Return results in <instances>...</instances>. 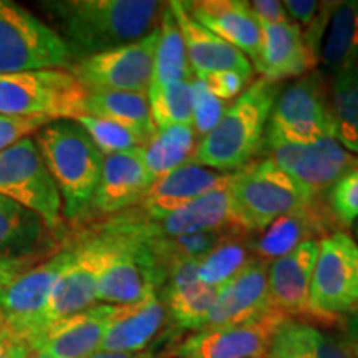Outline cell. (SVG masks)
Segmentation results:
<instances>
[{"label": "cell", "instance_id": "cell-1", "mask_svg": "<svg viewBox=\"0 0 358 358\" xmlns=\"http://www.w3.org/2000/svg\"><path fill=\"white\" fill-rule=\"evenodd\" d=\"M73 62L138 42L158 29L166 2L50 0L40 2Z\"/></svg>", "mask_w": 358, "mask_h": 358}, {"label": "cell", "instance_id": "cell-2", "mask_svg": "<svg viewBox=\"0 0 358 358\" xmlns=\"http://www.w3.org/2000/svg\"><path fill=\"white\" fill-rule=\"evenodd\" d=\"M280 83L257 78L227 106L211 133L196 146L191 163L224 173H236L261 155L268 116Z\"/></svg>", "mask_w": 358, "mask_h": 358}, {"label": "cell", "instance_id": "cell-3", "mask_svg": "<svg viewBox=\"0 0 358 358\" xmlns=\"http://www.w3.org/2000/svg\"><path fill=\"white\" fill-rule=\"evenodd\" d=\"M34 140L60 192L64 217L80 221L88 216L105 155L77 120H57L45 124L35 133Z\"/></svg>", "mask_w": 358, "mask_h": 358}, {"label": "cell", "instance_id": "cell-4", "mask_svg": "<svg viewBox=\"0 0 358 358\" xmlns=\"http://www.w3.org/2000/svg\"><path fill=\"white\" fill-rule=\"evenodd\" d=\"M229 194L236 226L249 234H257L285 214L320 203V198L267 158L236 171Z\"/></svg>", "mask_w": 358, "mask_h": 358}, {"label": "cell", "instance_id": "cell-5", "mask_svg": "<svg viewBox=\"0 0 358 358\" xmlns=\"http://www.w3.org/2000/svg\"><path fill=\"white\" fill-rule=\"evenodd\" d=\"M87 90L70 70L48 69L0 75V115L75 120L82 116Z\"/></svg>", "mask_w": 358, "mask_h": 358}, {"label": "cell", "instance_id": "cell-6", "mask_svg": "<svg viewBox=\"0 0 358 358\" xmlns=\"http://www.w3.org/2000/svg\"><path fill=\"white\" fill-rule=\"evenodd\" d=\"M322 138H335L329 90L320 73H310L277 95L261 155L280 145H312Z\"/></svg>", "mask_w": 358, "mask_h": 358}, {"label": "cell", "instance_id": "cell-7", "mask_svg": "<svg viewBox=\"0 0 358 358\" xmlns=\"http://www.w3.org/2000/svg\"><path fill=\"white\" fill-rule=\"evenodd\" d=\"M71 65L73 58L55 29L19 3L0 0V75Z\"/></svg>", "mask_w": 358, "mask_h": 358}, {"label": "cell", "instance_id": "cell-8", "mask_svg": "<svg viewBox=\"0 0 358 358\" xmlns=\"http://www.w3.org/2000/svg\"><path fill=\"white\" fill-rule=\"evenodd\" d=\"M0 194L38 214L52 232L64 222L62 198L34 136L0 153Z\"/></svg>", "mask_w": 358, "mask_h": 358}, {"label": "cell", "instance_id": "cell-9", "mask_svg": "<svg viewBox=\"0 0 358 358\" xmlns=\"http://www.w3.org/2000/svg\"><path fill=\"white\" fill-rule=\"evenodd\" d=\"M158 29L138 42L73 62L70 71L87 92L145 93L151 87Z\"/></svg>", "mask_w": 358, "mask_h": 358}, {"label": "cell", "instance_id": "cell-10", "mask_svg": "<svg viewBox=\"0 0 358 358\" xmlns=\"http://www.w3.org/2000/svg\"><path fill=\"white\" fill-rule=\"evenodd\" d=\"M352 241L338 231L320 239L308 301L317 319L335 320L358 307V272L352 257Z\"/></svg>", "mask_w": 358, "mask_h": 358}, {"label": "cell", "instance_id": "cell-11", "mask_svg": "<svg viewBox=\"0 0 358 358\" xmlns=\"http://www.w3.org/2000/svg\"><path fill=\"white\" fill-rule=\"evenodd\" d=\"M71 256L73 248L62 249L17 277L0 295V325L7 327L30 343L42 330L43 313L52 290L64 268L69 266Z\"/></svg>", "mask_w": 358, "mask_h": 358}, {"label": "cell", "instance_id": "cell-12", "mask_svg": "<svg viewBox=\"0 0 358 358\" xmlns=\"http://www.w3.org/2000/svg\"><path fill=\"white\" fill-rule=\"evenodd\" d=\"M264 155L317 198L358 168V156L348 153L335 138H322L312 145H280Z\"/></svg>", "mask_w": 358, "mask_h": 358}, {"label": "cell", "instance_id": "cell-13", "mask_svg": "<svg viewBox=\"0 0 358 358\" xmlns=\"http://www.w3.org/2000/svg\"><path fill=\"white\" fill-rule=\"evenodd\" d=\"M289 317L271 312L245 324L214 327L192 334L178 347V358H266L277 330Z\"/></svg>", "mask_w": 358, "mask_h": 358}, {"label": "cell", "instance_id": "cell-14", "mask_svg": "<svg viewBox=\"0 0 358 358\" xmlns=\"http://www.w3.org/2000/svg\"><path fill=\"white\" fill-rule=\"evenodd\" d=\"M120 219L148 239H164L236 226L229 187L208 192L166 216L150 219L136 211H129Z\"/></svg>", "mask_w": 358, "mask_h": 358}, {"label": "cell", "instance_id": "cell-15", "mask_svg": "<svg viewBox=\"0 0 358 358\" xmlns=\"http://www.w3.org/2000/svg\"><path fill=\"white\" fill-rule=\"evenodd\" d=\"M71 248L73 256L52 290L47 310L43 313L42 330L58 320L88 310L98 302L96 279L100 257L95 239L88 234Z\"/></svg>", "mask_w": 358, "mask_h": 358}, {"label": "cell", "instance_id": "cell-16", "mask_svg": "<svg viewBox=\"0 0 358 358\" xmlns=\"http://www.w3.org/2000/svg\"><path fill=\"white\" fill-rule=\"evenodd\" d=\"M118 307L95 306L45 327L30 340L32 350L53 358H88L100 350L103 337Z\"/></svg>", "mask_w": 358, "mask_h": 358}, {"label": "cell", "instance_id": "cell-17", "mask_svg": "<svg viewBox=\"0 0 358 358\" xmlns=\"http://www.w3.org/2000/svg\"><path fill=\"white\" fill-rule=\"evenodd\" d=\"M168 7L173 12L185 38L192 77L204 78L222 71H236L248 80L252 78L254 69L249 58L192 19L186 10L185 2L173 0L168 2Z\"/></svg>", "mask_w": 358, "mask_h": 358}, {"label": "cell", "instance_id": "cell-18", "mask_svg": "<svg viewBox=\"0 0 358 358\" xmlns=\"http://www.w3.org/2000/svg\"><path fill=\"white\" fill-rule=\"evenodd\" d=\"M267 268L268 262L254 257L234 279L222 285L203 329L245 324L274 312L268 301Z\"/></svg>", "mask_w": 358, "mask_h": 358}, {"label": "cell", "instance_id": "cell-19", "mask_svg": "<svg viewBox=\"0 0 358 358\" xmlns=\"http://www.w3.org/2000/svg\"><path fill=\"white\" fill-rule=\"evenodd\" d=\"M153 182L143 161V146L105 156L90 214H116L140 204Z\"/></svg>", "mask_w": 358, "mask_h": 358}, {"label": "cell", "instance_id": "cell-20", "mask_svg": "<svg viewBox=\"0 0 358 358\" xmlns=\"http://www.w3.org/2000/svg\"><path fill=\"white\" fill-rule=\"evenodd\" d=\"M236 173L186 163L166 176L156 179L140 203V214L155 219L166 216L182 206L192 203L211 191L226 189L234 181Z\"/></svg>", "mask_w": 358, "mask_h": 358}, {"label": "cell", "instance_id": "cell-21", "mask_svg": "<svg viewBox=\"0 0 358 358\" xmlns=\"http://www.w3.org/2000/svg\"><path fill=\"white\" fill-rule=\"evenodd\" d=\"M320 241H308L268 262L267 287L271 307L282 315H312L310 282Z\"/></svg>", "mask_w": 358, "mask_h": 358}, {"label": "cell", "instance_id": "cell-22", "mask_svg": "<svg viewBox=\"0 0 358 358\" xmlns=\"http://www.w3.org/2000/svg\"><path fill=\"white\" fill-rule=\"evenodd\" d=\"M198 266L196 259L174 262L159 292L171 327L179 330L198 332L203 329L219 295L217 287H209L199 280Z\"/></svg>", "mask_w": 358, "mask_h": 358}, {"label": "cell", "instance_id": "cell-23", "mask_svg": "<svg viewBox=\"0 0 358 358\" xmlns=\"http://www.w3.org/2000/svg\"><path fill=\"white\" fill-rule=\"evenodd\" d=\"M185 7L196 22L243 52L249 60H257L262 38L261 24L250 10L249 2L199 0V2H185Z\"/></svg>", "mask_w": 358, "mask_h": 358}, {"label": "cell", "instance_id": "cell-24", "mask_svg": "<svg viewBox=\"0 0 358 358\" xmlns=\"http://www.w3.org/2000/svg\"><path fill=\"white\" fill-rule=\"evenodd\" d=\"M171 325L161 294L156 292L140 303L118 307L111 319L100 350L106 352H141Z\"/></svg>", "mask_w": 358, "mask_h": 358}, {"label": "cell", "instance_id": "cell-25", "mask_svg": "<svg viewBox=\"0 0 358 358\" xmlns=\"http://www.w3.org/2000/svg\"><path fill=\"white\" fill-rule=\"evenodd\" d=\"M330 219H334L332 214L327 213L320 203L275 219L266 229L257 232L256 239L250 241L254 257L272 262L303 243L324 239Z\"/></svg>", "mask_w": 358, "mask_h": 358}, {"label": "cell", "instance_id": "cell-26", "mask_svg": "<svg viewBox=\"0 0 358 358\" xmlns=\"http://www.w3.org/2000/svg\"><path fill=\"white\" fill-rule=\"evenodd\" d=\"M261 52L254 65L262 78L279 83L280 80L301 77L313 66L297 24L261 25Z\"/></svg>", "mask_w": 358, "mask_h": 358}, {"label": "cell", "instance_id": "cell-27", "mask_svg": "<svg viewBox=\"0 0 358 358\" xmlns=\"http://www.w3.org/2000/svg\"><path fill=\"white\" fill-rule=\"evenodd\" d=\"M52 236L38 214L0 194V259H40L52 249Z\"/></svg>", "mask_w": 358, "mask_h": 358}, {"label": "cell", "instance_id": "cell-28", "mask_svg": "<svg viewBox=\"0 0 358 358\" xmlns=\"http://www.w3.org/2000/svg\"><path fill=\"white\" fill-rule=\"evenodd\" d=\"M319 60L330 73L358 69V0L334 2Z\"/></svg>", "mask_w": 358, "mask_h": 358}, {"label": "cell", "instance_id": "cell-29", "mask_svg": "<svg viewBox=\"0 0 358 358\" xmlns=\"http://www.w3.org/2000/svg\"><path fill=\"white\" fill-rule=\"evenodd\" d=\"M82 116H95V118L123 124L141 134L148 141L158 129L151 116L150 101L145 93L88 92L83 100Z\"/></svg>", "mask_w": 358, "mask_h": 358}, {"label": "cell", "instance_id": "cell-30", "mask_svg": "<svg viewBox=\"0 0 358 358\" xmlns=\"http://www.w3.org/2000/svg\"><path fill=\"white\" fill-rule=\"evenodd\" d=\"M198 143L192 124H173L156 129L153 138L143 146V161L153 181L191 163Z\"/></svg>", "mask_w": 358, "mask_h": 358}, {"label": "cell", "instance_id": "cell-31", "mask_svg": "<svg viewBox=\"0 0 358 358\" xmlns=\"http://www.w3.org/2000/svg\"><path fill=\"white\" fill-rule=\"evenodd\" d=\"M158 32L151 87H166V85L191 80L192 71L187 62L185 38L173 12L169 10L168 2L161 15Z\"/></svg>", "mask_w": 358, "mask_h": 358}, {"label": "cell", "instance_id": "cell-32", "mask_svg": "<svg viewBox=\"0 0 358 358\" xmlns=\"http://www.w3.org/2000/svg\"><path fill=\"white\" fill-rule=\"evenodd\" d=\"M335 140L358 156V69L334 75L329 90Z\"/></svg>", "mask_w": 358, "mask_h": 358}, {"label": "cell", "instance_id": "cell-33", "mask_svg": "<svg viewBox=\"0 0 358 358\" xmlns=\"http://www.w3.org/2000/svg\"><path fill=\"white\" fill-rule=\"evenodd\" d=\"M239 232L245 231L241 229V227L232 226L216 231H203L178 237H164V239H148L146 237V241L150 244V249L156 257V261L159 262V266L169 272V267L174 262L187 261V259L201 261L213 249H216L222 241H226L227 237L234 234H239Z\"/></svg>", "mask_w": 358, "mask_h": 358}, {"label": "cell", "instance_id": "cell-34", "mask_svg": "<svg viewBox=\"0 0 358 358\" xmlns=\"http://www.w3.org/2000/svg\"><path fill=\"white\" fill-rule=\"evenodd\" d=\"M248 232H239L222 241L216 249L199 261L198 275L203 284L221 289L252 261Z\"/></svg>", "mask_w": 358, "mask_h": 358}, {"label": "cell", "instance_id": "cell-35", "mask_svg": "<svg viewBox=\"0 0 358 358\" xmlns=\"http://www.w3.org/2000/svg\"><path fill=\"white\" fill-rule=\"evenodd\" d=\"M148 101L156 128L192 124V78L166 87H150Z\"/></svg>", "mask_w": 358, "mask_h": 358}, {"label": "cell", "instance_id": "cell-36", "mask_svg": "<svg viewBox=\"0 0 358 358\" xmlns=\"http://www.w3.org/2000/svg\"><path fill=\"white\" fill-rule=\"evenodd\" d=\"M282 329L301 358H358L345 340L313 325L287 319Z\"/></svg>", "mask_w": 358, "mask_h": 358}, {"label": "cell", "instance_id": "cell-37", "mask_svg": "<svg viewBox=\"0 0 358 358\" xmlns=\"http://www.w3.org/2000/svg\"><path fill=\"white\" fill-rule=\"evenodd\" d=\"M75 120L82 124L85 131L98 146V150L105 156L145 146L148 143L141 134L123 127V124L108 122V120L95 118V116H78Z\"/></svg>", "mask_w": 358, "mask_h": 358}, {"label": "cell", "instance_id": "cell-38", "mask_svg": "<svg viewBox=\"0 0 358 358\" xmlns=\"http://www.w3.org/2000/svg\"><path fill=\"white\" fill-rule=\"evenodd\" d=\"M229 105L219 100L203 80L192 77V128L199 141L213 131Z\"/></svg>", "mask_w": 358, "mask_h": 358}, {"label": "cell", "instance_id": "cell-39", "mask_svg": "<svg viewBox=\"0 0 358 358\" xmlns=\"http://www.w3.org/2000/svg\"><path fill=\"white\" fill-rule=\"evenodd\" d=\"M329 211L342 226H353L358 221V168L343 174L327 192Z\"/></svg>", "mask_w": 358, "mask_h": 358}, {"label": "cell", "instance_id": "cell-40", "mask_svg": "<svg viewBox=\"0 0 358 358\" xmlns=\"http://www.w3.org/2000/svg\"><path fill=\"white\" fill-rule=\"evenodd\" d=\"M52 122L45 118H22V116L0 115V153L25 138H30L45 124Z\"/></svg>", "mask_w": 358, "mask_h": 358}, {"label": "cell", "instance_id": "cell-41", "mask_svg": "<svg viewBox=\"0 0 358 358\" xmlns=\"http://www.w3.org/2000/svg\"><path fill=\"white\" fill-rule=\"evenodd\" d=\"M199 80H203L206 87L211 90L219 100L227 103L239 96L245 85L250 82V80L243 77L241 73H236V71H222V73L208 75V77Z\"/></svg>", "mask_w": 358, "mask_h": 358}, {"label": "cell", "instance_id": "cell-42", "mask_svg": "<svg viewBox=\"0 0 358 358\" xmlns=\"http://www.w3.org/2000/svg\"><path fill=\"white\" fill-rule=\"evenodd\" d=\"M249 7L261 25L292 22L285 12L284 2H279V0H252V2H249Z\"/></svg>", "mask_w": 358, "mask_h": 358}, {"label": "cell", "instance_id": "cell-43", "mask_svg": "<svg viewBox=\"0 0 358 358\" xmlns=\"http://www.w3.org/2000/svg\"><path fill=\"white\" fill-rule=\"evenodd\" d=\"M32 347L24 337L0 325V358H27Z\"/></svg>", "mask_w": 358, "mask_h": 358}, {"label": "cell", "instance_id": "cell-44", "mask_svg": "<svg viewBox=\"0 0 358 358\" xmlns=\"http://www.w3.org/2000/svg\"><path fill=\"white\" fill-rule=\"evenodd\" d=\"M320 6L322 3L315 2V0H287V2H284L289 19L295 20L294 24H297L299 27H306V29H308L312 22L315 20Z\"/></svg>", "mask_w": 358, "mask_h": 358}, {"label": "cell", "instance_id": "cell-45", "mask_svg": "<svg viewBox=\"0 0 358 358\" xmlns=\"http://www.w3.org/2000/svg\"><path fill=\"white\" fill-rule=\"evenodd\" d=\"M38 257L27 259H0V295L6 292V289L12 284L17 277L38 264Z\"/></svg>", "mask_w": 358, "mask_h": 358}, {"label": "cell", "instance_id": "cell-46", "mask_svg": "<svg viewBox=\"0 0 358 358\" xmlns=\"http://www.w3.org/2000/svg\"><path fill=\"white\" fill-rule=\"evenodd\" d=\"M266 358H301L297 350H295L292 342H290L287 334L284 332V329L277 330L274 340H272V345L268 348Z\"/></svg>", "mask_w": 358, "mask_h": 358}, {"label": "cell", "instance_id": "cell-47", "mask_svg": "<svg viewBox=\"0 0 358 358\" xmlns=\"http://www.w3.org/2000/svg\"><path fill=\"white\" fill-rule=\"evenodd\" d=\"M343 340L350 345V348L355 352L358 357V307L355 310L345 315V320H343Z\"/></svg>", "mask_w": 358, "mask_h": 358}, {"label": "cell", "instance_id": "cell-48", "mask_svg": "<svg viewBox=\"0 0 358 358\" xmlns=\"http://www.w3.org/2000/svg\"><path fill=\"white\" fill-rule=\"evenodd\" d=\"M88 358H166V355L156 350H141V352H106L98 350Z\"/></svg>", "mask_w": 358, "mask_h": 358}, {"label": "cell", "instance_id": "cell-49", "mask_svg": "<svg viewBox=\"0 0 358 358\" xmlns=\"http://www.w3.org/2000/svg\"><path fill=\"white\" fill-rule=\"evenodd\" d=\"M350 250H352V257H353V262H355V267H357V272H358V244L355 243V241H352Z\"/></svg>", "mask_w": 358, "mask_h": 358}, {"label": "cell", "instance_id": "cell-50", "mask_svg": "<svg viewBox=\"0 0 358 358\" xmlns=\"http://www.w3.org/2000/svg\"><path fill=\"white\" fill-rule=\"evenodd\" d=\"M27 358H53V357H48V355H45V353H40V352L32 350V353H30V355L27 357Z\"/></svg>", "mask_w": 358, "mask_h": 358}, {"label": "cell", "instance_id": "cell-51", "mask_svg": "<svg viewBox=\"0 0 358 358\" xmlns=\"http://www.w3.org/2000/svg\"><path fill=\"white\" fill-rule=\"evenodd\" d=\"M353 234H355V239L358 241V221L353 224Z\"/></svg>", "mask_w": 358, "mask_h": 358}]
</instances>
